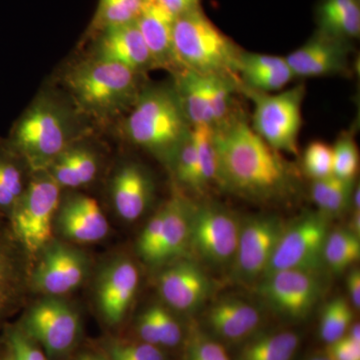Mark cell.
I'll return each instance as SVG.
<instances>
[{
  "mask_svg": "<svg viewBox=\"0 0 360 360\" xmlns=\"http://www.w3.org/2000/svg\"><path fill=\"white\" fill-rule=\"evenodd\" d=\"M360 258V238L348 229L329 231L323 248V264L331 272L341 274Z\"/></svg>",
  "mask_w": 360,
  "mask_h": 360,
  "instance_id": "83f0119b",
  "label": "cell"
},
{
  "mask_svg": "<svg viewBox=\"0 0 360 360\" xmlns=\"http://www.w3.org/2000/svg\"><path fill=\"white\" fill-rule=\"evenodd\" d=\"M25 328L51 354L68 352L79 333V319L72 307L56 298L41 300L27 312Z\"/></svg>",
  "mask_w": 360,
  "mask_h": 360,
  "instance_id": "7c38bea8",
  "label": "cell"
},
{
  "mask_svg": "<svg viewBox=\"0 0 360 360\" xmlns=\"http://www.w3.org/2000/svg\"><path fill=\"white\" fill-rule=\"evenodd\" d=\"M348 229L356 236H360V210H354V214H352Z\"/></svg>",
  "mask_w": 360,
  "mask_h": 360,
  "instance_id": "c3c4849f",
  "label": "cell"
},
{
  "mask_svg": "<svg viewBox=\"0 0 360 360\" xmlns=\"http://www.w3.org/2000/svg\"><path fill=\"white\" fill-rule=\"evenodd\" d=\"M59 224L66 238L78 243L101 240L108 232V222L101 206L89 196L70 198L61 207Z\"/></svg>",
  "mask_w": 360,
  "mask_h": 360,
  "instance_id": "ffe728a7",
  "label": "cell"
},
{
  "mask_svg": "<svg viewBox=\"0 0 360 360\" xmlns=\"http://www.w3.org/2000/svg\"><path fill=\"white\" fill-rule=\"evenodd\" d=\"M350 42L317 30L300 49L286 56L295 77L340 75L348 70Z\"/></svg>",
  "mask_w": 360,
  "mask_h": 360,
  "instance_id": "4fadbf2b",
  "label": "cell"
},
{
  "mask_svg": "<svg viewBox=\"0 0 360 360\" xmlns=\"http://www.w3.org/2000/svg\"><path fill=\"white\" fill-rule=\"evenodd\" d=\"M124 129L136 146L172 160L191 127L175 87L153 86L141 90Z\"/></svg>",
  "mask_w": 360,
  "mask_h": 360,
  "instance_id": "7a4b0ae2",
  "label": "cell"
},
{
  "mask_svg": "<svg viewBox=\"0 0 360 360\" xmlns=\"http://www.w3.org/2000/svg\"><path fill=\"white\" fill-rule=\"evenodd\" d=\"M321 271L288 269L264 277L259 293L274 311L290 319L307 316L324 290Z\"/></svg>",
  "mask_w": 360,
  "mask_h": 360,
  "instance_id": "30bf717a",
  "label": "cell"
},
{
  "mask_svg": "<svg viewBox=\"0 0 360 360\" xmlns=\"http://www.w3.org/2000/svg\"><path fill=\"white\" fill-rule=\"evenodd\" d=\"M163 217L165 212L162 207L149 220L139 239V251L141 257L153 264H155L156 251L160 246Z\"/></svg>",
  "mask_w": 360,
  "mask_h": 360,
  "instance_id": "ab89813d",
  "label": "cell"
},
{
  "mask_svg": "<svg viewBox=\"0 0 360 360\" xmlns=\"http://www.w3.org/2000/svg\"><path fill=\"white\" fill-rule=\"evenodd\" d=\"M285 225L270 215L252 217L241 224L232 264L239 278L253 281L264 276Z\"/></svg>",
  "mask_w": 360,
  "mask_h": 360,
  "instance_id": "8fae6325",
  "label": "cell"
},
{
  "mask_svg": "<svg viewBox=\"0 0 360 360\" xmlns=\"http://www.w3.org/2000/svg\"><path fill=\"white\" fill-rule=\"evenodd\" d=\"M139 333L143 342L153 345H160L158 323H156L155 309L149 307L141 314L139 321Z\"/></svg>",
  "mask_w": 360,
  "mask_h": 360,
  "instance_id": "f6af8a7d",
  "label": "cell"
},
{
  "mask_svg": "<svg viewBox=\"0 0 360 360\" xmlns=\"http://www.w3.org/2000/svg\"><path fill=\"white\" fill-rule=\"evenodd\" d=\"M252 101L251 127L278 153L298 155V137L302 127V103L307 89L298 84L271 94L239 86Z\"/></svg>",
  "mask_w": 360,
  "mask_h": 360,
  "instance_id": "8992f818",
  "label": "cell"
},
{
  "mask_svg": "<svg viewBox=\"0 0 360 360\" xmlns=\"http://www.w3.org/2000/svg\"><path fill=\"white\" fill-rule=\"evenodd\" d=\"M330 219L323 213L309 212L285 225L264 277L281 270L321 271L323 248Z\"/></svg>",
  "mask_w": 360,
  "mask_h": 360,
  "instance_id": "ba28073f",
  "label": "cell"
},
{
  "mask_svg": "<svg viewBox=\"0 0 360 360\" xmlns=\"http://www.w3.org/2000/svg\"><path fill=\"white\" fill-rule=\"evenodd\" d=\"M111 191L116 212L123 219L134 221L150 202L153 182L139 165H125L115 174Z\"/></svg>",
  "mask_w": 360,
  "mask_h": 360,
  "instance_id": "7402d4cb",
  "label": "cell"
},
{
  "mask_svg": "<svg viewBox=\"0 0 360 360\" xmlns=\"http://www.w3.org/2000/svg\"><path fill=\"white\" fill-rule=\"evenodd\" d=\"M214 129L220 186L250 200L285 198L295 191V175L281 153L252 129L243 115Z\"/></svg>",
  "mask_w": 360,
  "mask_h": 360,
  "instance_id": "6da1fadb",
  "label": "cell"
},
{
  "mask_svg": "<svg viewBox=\"0 0 360 360\" xmlns=\"http://www.w3.org/2000/svg\"><path fill=\"white\" fill-rule=\"evenodd\" d=\"M240 86L260 92L277 91L295 77L285 58L241 51L238 63Z\"/></svg>",
  "mask_w": 360,
  "mask_h": 360,
  "instance_id": "44dd1931",
  "label": "cell"
},
{
  "mask_svg": "<svg viewBox=\"0 0 360 360\" xmlns=\"http://www.w3.org/2000/svg\"><path fill=\"white\" fill-rule=\"evenodd\" d=\"M348 338L350 340L355 341V342L360 343V326L359 323H354L350 326L348 329Z\"/></svg>",
  "mask_w": 360,
  "mask_h": 360,
  "instance_id": "681fc988",
  "label": "cell"
},
{
  "mask_svg": "<svg viewBox=\"0 0 360 360\" xmlns=\"http://www.w3.org/2000/svg\"><path fill=\"white\" fill-rule=\"evenodd\" d=\"M193 205L181 196H174L163 206L162 231L155 264L179 257L187 250L191 239Z\"/></svg>",
  "mask_w": 360,
  "mask_h": 360,
  "instance_id": "603a6c76",
  "label": "cell"
},
{
  "mask_svg": "<svg viewBox=\"0 0 360 360\" xmlns=\"http://www.w3.org/2000/svg\"><path fill=\"white\" fill-rule=\"evenodd\" d=\"M172 161L174 163L177 179L182 184L196 191L205 189V184L201 176L200 162L191 131L186 141L180 144Z\"/></svg>",
  "mask_w": 360,
  "mask_h": 360,
  "instance_id": "836d02e7",
  "label": "cell"
},
{
  "mask_svg": "<svg viewBox=\"0 0 360 360\" xmlns=\"http://www.w3.org/2000/svg\"><path fill=\"white\" fill-rule=\"evenodd\" d=\"M172 42L179 68L205 77H229L240 84L238 63L243 49L214 25L201 6L175 18Z\"/></svg>",
  "mask_w": 360,
  "mask_h": 360,
  "instance_id": "3957f363",
  "label": "cell"
},
{
  "mask_svg": "<svg viewBox=\"0 0 360 360\" xmlns=\"http://www.w3.org/2000/svg\"><path fill=\"white\" fill-rule=\"evenodd\" d=\"M175 79V90L191 129L196 127H214L205 75L179 68L176 70Z\"/></svg>",
  "mask_w": 360,
  "mask_h": 360,
  "instance_id": "d4e9b609",
  "label": "cell"
},
{
  "mask_svg": "<svg viewBox=\"0 0 360 360\" xmlns=\"http://www.w3.org/2000/svg\"><path fill=\"white\" fill-rule=\"evenodd\" d=\"M302 167L312 181L333 175V146L323 141L310 142L303 153Z\"/></svg>",
  "mask_w": 360,
  "mask_h": 360,
  "instance_id": "8d00e7d4",
  "label": "cell"
},
{
  "mask_svg": "<svg viewBox=\"0 0 360 360\" xmlns=\"http://www.w3.org/2000/svg\"><path fill=\"white\" fill-rule=\"evenodd\" d=\"M86 262L84 255L61 243L49 246L35 269V285L51 295L75 290L84 281Z\"/></svg>",
  "mask_w": 360,
  "mask_h": 360,
  "instance_id": "9a60e30c",
  "label": "cell"
},
{
  "mask_svg": "<svg viewBox=\"0 0 360 360\" xmlns=\"http://www.w3.org/2000/svg\"><path fill=\"white\" fill-rule=\"evenodd\" d=\"M65 153L82 186L92 181L97 172L96 158L94 153L84 148H68Z\"/></svg>",
  "mask_w": 360,
  "mask_h": 360,
  "instance_id": "b9f144b4",
  "label": "cell"
},
{
  "mask_svg": "<svg viewBox=\"0 0 360 360\" xmlns=\"http://www.w3.org/2000/svg\"><path fill=\"white\" fill-rule=\"evenodd\" d=\"M355 186V180L342 179L331 175L326 179L314 180L310 194L319 212L331 219L340 217L352 206Z\"/></svg>",
  "mask_w": 360,
  "mask_h": 360,
  "instance_id": "484cf974",
  "label": "cell"
},
{
  "mask_svg": "<svg viewBox=\"0 0 360 360\" xmlns=\"http://www.w3.org/2000/svg\"><path fill=\"white\" fill-rule=\"evenodd\" d=\"M326 354L333 360H360V343L345 335L328 343Z\"/></svg>",
  "mask_w": 360,
  "mask_h": 360,
  "instance_id": "ee69618b",
  "label": "cell"
},
{
  "mask_svg": "<svg viewBox=\"0 0 360 360\" xmlns=\"http://www.w3.org/2000/svg\"><path fill=\"white\" fill-rule=\"evenodd\" d=\"M146 0H99L89 32H99L112 26L135 22Z\"/></svg>",
  "mask_w": 360,
  "mask_h": 360,
  "instance_id": "4dcf8cb0",
  "label": "cell"
},
{
  "mask_svg": "<svg viewBox=\"0 0 360 360\" xmlns=\"http://www.w3.org/2000/svg\"><path fill=\"white\" fill-rule=\"evenodd\" d=\"M139 72L118 63L94 58L75 68L68 85L78 105L91 115H113L134 105L142 89Z\"/></svg>",
  "mask_w": 360,
  "mask_h": 360,
  "instance_id": "277c9868",
  "label": "cell"
},
{
  "mask_svg": "<svg viewBox=\"0 0 360 360\" xmlns=\"http://www.w3.org/2000/svg\"><path fill=\"white\" fill-rule=\"evenodd\" d=\"M175 18L200 7V0H158Z\"/></svg>",
  "mask_w": 360,
  "mask_h": 360,
  "instance_id": "bcb514c9",
  "label": "cell"
},
{
  "mask_svg": "<svg viewBox=\"0 0 360 360\" xmlns=\"http://www.w3.org/2000/svg\"><path fill=\"white\" fill-rule=\"evenodd\" d=\"M59 200L60 186L51 174L42 172L30 182L14 205L8 217L11 231L28 252H37L49 245Z\"/></svg>",
  "mask_w": 360,
  "mask_h": 360,
  "instance_id": "52a82bcc",
  "label": "cell"
},
{
  "mask_svg": "<svg viewBox=\"0 0 360 360\" xmlns=\"http://www.w3.org/2000/svg\"><path fill=\"white\" fill-rule=\"evenodd\" d=\"M262 322L259 310L236 297H225L208 309L206 323L215 335L231 341L245 340L257 330Z\"/></svg>",
  "mask_w": 360,
  "mask_h": 360,
  "instance_id": "d6986e66",
  "label": "cell"
},
{
  "mask_svg": "<svg viewBox=\"0 0 360 360\" xmlns=\"http://www.w3.org/2000/svg\"><path fill=\"white\" fill-rule=\"evenodd\" d=\"M8 345L11 360H46L44 354L20 329H14L8 333Z\"/></svg>",
  "mask_w": 360,
  "mask_h": 360,
  "instance_id": "7bdbcfd3",
  "label": "cell"
},
{
  "mask_svg": "<svg viewBox=\"0 0 360 360\" xmlns=\"http://www.w3.org/2000/svg\"><path fill=\"white\" fill-rule=\"evenodd\" d=\"M156 323H158L160 345L165 347H174L181 340L182 333L179 322L174 315L168 312L162 307L155 305Z\"/></svg>",
  "mask_w": 360,
  "mask_h": 360,
  "instance_id": "60d3db41",
  "label": "cell"
},
{
  "mask_svg": "<svg viewBox=\"0 0 360 360\" xmlns=\"http://www.w3.org/2000/svg\"><path fill=\"white\" fill-rule=\"evenodd\" d=\"M96 58L141 73L155 68L136 23L112 26L97 34Z\"/></svg>",
  "mask_w": 360,
  "mask_h": 360,
  "instance_id": "2e32d148",
  "label": "cell"
},
{
  "mask_svg": "<svg viewBox=\"0 0 360 360\" xmlns=\"http://www.w3.org/2000/svg\"><path fill=\"white\" fill-rule=\"evenodd\" d=\"M319 32L350 42L360 34V0H321L316 11Z\"/></svg>",
  "mask_w": 360,
  "mask_h": 360,
  "instance_id": "cb8c5ba5",
  "label": "cell"
},
{
  "mask_svg": "<svg viewBox=\"0 0 360 360\" xmlns=\"http://www.w3.org/2000/svg\"><path fill=\"white\" fill-rule=\"evenodd\" d=\"M300 345V336L291 331L267 333L253 338L241 348L238 360H291Z\"/></svg>",
  "mask_w": 360,
  "mask_h": 360,
  "instance_id": "4316f807",
  "label": "cell"
},
{
  "mask_svg": "<svg viewBox=\"0 0 360 360\" xmlns=\"http://www.w3.org/2000/svg\"><path fill=\"white\" fill-rule=\"evenodd\" d=\"M186 360H231L224 347L212 338L194 331L187 347Z\"/></svg>",
  "mask_w": 360,
  "mask_h": 360,
  "instance_id": "74e56055",
  "label": "cell"
},
{
  "mask_svg": "<svg viewBox=\"0 0 360 360\" xmlns=\"http://www.w3.org/2000/svg\"><path fill=\"white\" fill-rule=\"evenodd\" d=\"M333 151V175L340 179L355 180L359 169V153L354 134L340 135Z\"/></svg>",
  "mask_w": 360,
  "mask_h": 360,
  "instance_id": "d590c367",
  "label": "cell"
},
{
  "mask_svg": "<svg viewBox=\"0 0 360 360\" xmlns=\"http://www.w3.org/2000/svg\"><path fill=\"white\" fill-rule=\"evenodd\" d=\"M175 18L158 0H146L141 14L135 20L155 61V68L179 70L172 42Z\"/></svg>",
  "mask_w": 360,
  "mask_h": 360,
  "instance_id": "ac0fdd59",
  "label": "cell"
},
{
  "mask_svg": "<svg viewBox=\"0 0 360 360\" xmlns=\"http://www.w3.org/2000/svg\"><path fill=\"white\" fill-rule=\"evenodd\" d=\"M78 360H99L94 356H90V355H85V356L80 357Z\"/></svg>",
  "mask_w": 360,
  "mask_h": 360,
  "instance_id": "816d5d0a",
  "label": "cell"
},
{
  "mask_svg": "<svg viewBox=\"0 0 360 360\" xmlns=\"http://www.w3.org/2000/svg\"><path fill=\"white\" fill-rule=\"evenodd\" d=\"M139 283V270L129 259L117 260L104 270L97 286V302L106 321L116 324L124 319Z\"/></svg>",
  "mask_w": 360,
  "mask_h": 360,
  "instance_id": "e0dca14e",
  "label": "cell"
},
{
  "mask_svg": "<svg viewBox=\"0 0 360 360\" xmlns=\"http://www.w3.org/2000/svg\"><path fill=\"white\" fill-rule=\"evenodd\" d=\"M208 99L214 127L226 122L236 115L233 110V94L240 84L229 77H205Z\"/></svg>",
  "mask_w": 360,
  "mask_h": 360,
  "instance_id": "1f68e13d",
  "label": "cell"
},
{
  "mask_svg": "<svg viewBox=\"0 0 360 360\" xmlns=\"http://www.w3.org/2000/svg\"><path fill=\"white\" fill-rule=\"evenodd\" d=\"M110 356L111 360H165L160 348L146 342L112 343Z\"/></svg>",
  "mask_w": 360,
  "mask_h": 360,
  "instance_id": "f35d334b",
  "label": "cell"
},
{
  "mask_svg": "<svg viewBox=\"0 0 360 360\" xmlns=\"http://www.w3.org/2000/svg\"><path fill=\"white\" fill-rule=\"evenodd\" d=\"M354 321L352 305L343 297L330 300L322 310L319 333L326 343L340 340L347 335Z\"/></svg>",
  "mask_w": 360,
  "mask_h": 360,
  "instance_id": "d6a6232c",
  "label": "cell"
},
{
  "mask_svg": "<svg viewBox=\"0 0 360 360\" xmlns=\"http://www.w3.org/2000/svg\"><path fill=\"white\" fill-rule=\"evenodd\" d=\"M210 278L202 269L188 260L170 265L158 277L161 297L179 311L198 309L210 295Z\"/></svg>",
  "mask_w": 360,
  "mask_h": 360,
  "instance_id": "5bb4252c",
  "label": "cell"
},
{
  "mask_svg": "<svg viewBox=\"0 0 360 360\" xmlns=\"http://www.w3.org/2000/svg\"><path fill=\"white\" fill-rule=\"evenodd\" d=\"M191 135L200 162L201 176L205 186L219 182V165L214 144V129L212 127H196L191 129Z\"/></svg>",
  "mask_w": 360,
  "mask_h": 360,
  "instance_id": "e575fe53",
  "label": "cell"
},
{
  "mask_svg": "<svg viewBox=\"0 0 360 360\" xmlns=\"http://www.w3.org/2000/svg\"><path fill=\"white\" fill-rule=\"evenodd\" d=\"M21 291L20 260L13 245L0 238V317L15 307Z\"/></svg>",
  "mask_w": 360,
  "mask_h": 360,
  "instance_id": "f1b7e54d",
  "label": "cell"
},
{
  "mask_svg": "<svg viewBox=\"0 0 360 360\" xmlns=\"http://www.w3.org/2000/svg\"><path fill=\"white\" fill-rule=\"evenodd\" d=\"M18 158L7 142L0 144V212L8 217L25 189Z\"/></svg>",
  "mask_w": 360,
  "mask_h": 360,
  "instance_id": "f546056e",
  "label": "cell"
},
{
  "mask_svg": "<svg viewBox=\"0 0 360 360\" xmlns=\"http://www.w3.org/2000/svg\"><path fill=\"white\" fill-rule=\"evenodd\" d=\"M347 288L350 302L355 309L360 307V270L354 267L350 269L347 276Z\"/></svg>",
  "mask_w": 360,
  "mask_h": 360,
  "instance_id": "7dc6e473",
  "label": "cell"
},
{
  "mask_svg": "<svg viewBox=\"0 0 360 360\" xmlns=\"http://www.w3.org/2000/svg\"><path fill=\"white\" fill-rule=\"evenodd\" d=\"M240 226L236 217L220 206L193 205L189 246L208 264H232Z\"/></svg>",
  "mask_w": 360,
  "mask_h": 360,
  "instance_id": "9c48e42d",
  "label": "cell"
},
{
  "mask_svg": "<svg viewBox=\"0 0 360 360\" xmlns=\"http://www.w3.org/2000/svg\"><path fill=\"white\" fill-rule=\"evenodd\" d=\"M73 127L63 106L41 98L18 120L7 143L30 167L44 169L68 149Z\"/></svg>",
  "mask_w": 360,
  "mask_h": 360,
  "instance_id": "5b68a950",
  "label": "cell"
},
{
  "mask_svg": "<svg viewBox=\"0 0 360 360\" xmlns=\"http://www.w3.org/2000/svg\"><path fill=\"white\" fill-rule=\"evenodd\" d=\"M309 360H333L330 356H328V354H316L314 356H312L311 359Z\"/></svg>",
  "mask_w": 360,
  "mask_h": 360,
  "instance_id": "f907efd6",
  "label": "cell"
}]
</instances>
